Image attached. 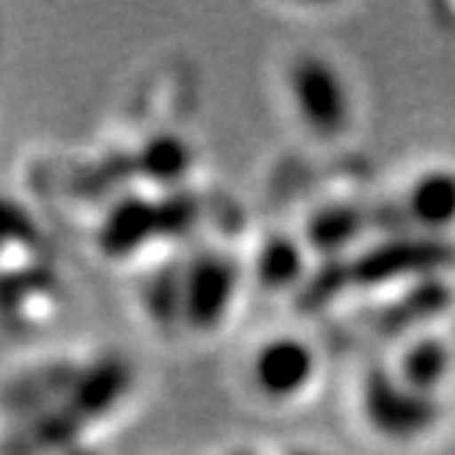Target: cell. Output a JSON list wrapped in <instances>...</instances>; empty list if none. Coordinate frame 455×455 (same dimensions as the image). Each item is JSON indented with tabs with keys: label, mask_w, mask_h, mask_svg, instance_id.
Instances as JSON below:
<instances>
[{
	"label": "cell",
	"mask_w": 455,
	"mask_h": 455,
	"mask_svg": "<svg viewBox=\"0 0 455 455\" xmlns=\"http://www.w3.org/2000/svg\"><path fill=\"white\" fill-rule=\"evenodd\" d=\"M455 264V247L442 236L403 234L384 236L379 244L351 258V280L360 288H376L395 280H428Z\"/></svg>",
	"instance_id": "6da1fadb"
},
{
	"label": "cell",
	"mask_w": 455,
	"mask_h": 455,
	"mask_svg": "<svg viewBox=\"0 0 455 455\" xmlns=\"http://www.w3.org/2000/svg\"><path fill=\"white\" fill-rule=\"evenodd\" d=\"M363 411L371 428L393 442H411L426 436L442 419L436 395L417 393L406 387L398 373L373 368L363 381Z\"/></svg>",
	"instance_id": "7a4b0ae2"
},
{
	"label": "cell",
	"mask_w": 455,
	"mask_h": 455,
	"mask_svg": "<svg viewBox=\"0 0 455 455\" xmlns=\"http://www.w3.org/2000/svg\"><path fill=\"white\" fill-rule=\"evenodd\" d=\"M288 85L305 126L318 138H338L348 126L351 102L340 72L321 55H299L291 63Z\"/></svg>",
	"instance_id": "3957f363"
},
{
	"label": "cell",
	"mask_w": 455,
	"mask_h": 455,
	"mask_svg": "<svg viewBox=\"0 0 455 455\" xmlns=\"http://www.w3.org/2000/svg\"><path fill=\"white\" fill-rule=\"evenodd\" d=\"M239 291V267L231 255L201 252L184 267V323L212 332L231 313Z\"/></svg>",
	"instance_id": "277c9868"
},
{
	"label": "cell",
	"mask_w": 455,
	"mask_h": 455,
	"mask_svg": "<svg viewBox=\"0 0 455 455\" xmlns=\"http://www.w3.org/2000/svg\"><path fill=\"white\" fill-rule=\"evenodd\" d=\"M258 389L272 401H291L315 376V351L294 335H280L258 348L252 360Z\"/></svg>",
	"instance_id": "5b68a950"
},
{
	"label": "cell",
	"mask_w": 455,
	"mask_h": 455,
	"mask_svg": "<svg viewBox=\"0 0 455 455\" xmlns=\"http://www.w3.org/2000/svg\"><path fill=\"white\" fill-rule=\"evenodd\" d=\"M80 368L83 365L69 360H47L12 376L0 387V411L12 414L14 419H25L63 403L72 393Z\"/></svg>",
	"instance_id": "8992f818"
},
{
	"label": "cell",
	"mask_w": 455,
	"mask_h": 455,
	"mask_svg": "<svg viewBox=\"0 0 455 455\" xmlns=\"http://www.w3.org/2000/svg\"><path fill=\"white\" fill-rule=\"evenodd\" d=\"M132 365L124 354H102L93 363L80 368V376L72 387V393L67 395V403L85 426L93 419L105 417L110 409L121 403V398L132 387Z\"/></svg>",
	"instance_id": "52a82bcc"
},
{
	"label": "cell",
	"mask_w": 455,
	"mask_h": 455,
	"mask_svg": "<svg viewBox=\"0 0 455 455\" xmlns=\"http://www.w3.org/2000/svg\"><path fill=\"white\" fill-rule=\"evenodd\" d=\"M85 422L67 406L58 403L34 417L17 419L14 428L0 439V455H50L77 447Z\"/></svg>",
	"instance_id": "ba28073f"
},
{
	"label": "cell",
	"mask_w": 455,
	"mask_h": 455,
	"mask_svg": "<svg viewBox=\"0 0 455 455\" xmlns=\"http://www.w3.org/2000/svg\"><path fill=\"white\" fill-rule=\"evenodd\" d=\"M154 236H159L156 204L143 195H124L108 209L96 242L108 258H126L146 247Z\"/></svg>",
	"instance_id": "9c48e42d"
},
{
	"label": "cell",
	"mask_w": 455,
	"mask_h": 455,
	"mask_svg": "<svg viewBox=\"0 0 455 455\" xmlns=\"http://www.w3.org/2000/svg\"><path fill=\"white\" fill-rule=\"evenodd\" d=\"M371 228V212L356 204H327L310 214L305 225V247L318 252L321 261L340 258Z\"/></svg>",
	"instance_id": "30bf717a"
},
{
	"label": "cell",
	"mask_w": 455,
	"mask_h": 455,
	"mask_svg": "<svg viewBox=\"0 0 455 455\" xmlns=\"http://www.w3.org/2000/svg\"><path fill=\"white\" fill-rule=\"evenodd\" d=\"M403 209L411 228L428 236H442L455 225V173L428 171L422 173L406 192Z\"/></svg>",
	"instance_id": "8fae6325"
},
{
	"label": "cell",
	"mask_w": 455,
	"mask_h": 455,
	"mask_svg": "<svg viewBox=\"0 0 455 455\" xmlns=\"http://www.w3.org/2000/svg\"><path fill=\"white\" fill-rule=\"evenodd\" d=\"M450 305H452V291L444 280L439 277L419 280L379 315V330L384 335H401L409 327H417V323H426L447 313Z\"/></svg>",
	"instance_id": "7c38bea8"
},
{
	"label": "cell",
	"mask_w": 455,
	"mask_h": 455,
	"mask_svg": "<svg viewBox=\"0 0 455 455\" xmlns=\"http://www.w3.org/2000/svg\"><path fill=\"white\" fill-rule=\"evenodd\" d=\"M452 371V348L436 335L414 338L398 360V379L417 393L436 395Z\"/></svg>",
	"instance_id": "4fadbf2b"
},
{
	"label": "cell",
	"mask_w": 455,
	"mask_h": 455,
	"mask_svg": "<svg viewBox=\"0 0 455 455\" xmlns=\"http://www.w3.org/2000/svg\"><path fill=\"white\" fill-rule=\"evenodd\" d=\"M255 277L267 291H294L307 277L305 244L294 236H269L255 258Z\"/></svg>",
	"instance_id": "5bb4252c"
},
{
	"label": "cell",
	"mask_w": 455,
	"mask_h": 455,
	"mask_svg": "<svg viewBox=\"0 0 455 455\" xmlns=\"http://www.w3.org/2000/svg\"><path fill=\"white\" fill-rule=\"evenodd\" d=\"M138 173L159 187H176L192 168V148L184 138L173 132L151 135L135 154Z\"/></svg>",
	"instance_id": "9a60e30c"
},
{
	"label": "cell",
	"mask_w": 455,
	"mask_h": 455,
	"mask_svg": "<svg viewBox=\"0 0 455 455\" xmlns=\"http://www.w3.org/2000/svg\"><path fill=\"white\" fill-rule=\"evenodd\" d=\"M146 305L159 327H176L184 321V267L168 261L146 283Z\"/></svg>",
	"instance_id": "2e32d148"
},
{
	"label": "cell",
	"mask_w": 455,
	"mask_h": 455,
	"mask_svg": "<svg viewBox=\"0 0 455 455\" xmlns=\"http://www.w3.org/2000/svg\"><path fill=\"white\" fill-rule=\"evenodd\" d=\"M348 285H354L351 261L327 258V261H321L297 288V305L302 313H318L327 305H332Z\"/></svg>",
	"instance_id": "e0dca14e"
},
{
	"label": "cell",
	"mask_w": 455,
	"mask_h": 455,
	"mask_svg": "<svg viewBox=\"0 0 455 455\" xmlns=\"http://www.w3.org/2000/svg\"><path fill=\"white\" fill-rule=\"evenodd\" d=\"M201 217V204L187 189H171L165 198L156 201L159 236H184Z\"/></svg>",
	"instance_id": "ac0fdd59"
},
{
	"label": "cell",
	"mask_w": 455,
	"mask_h": 455,
	"mask_svg": "<svg viewBox=\"0 0 455 455\" xmlns=\"http://www.w3.org/2000/svg\"><path fill=\"white\" fill-rule=\"evenodd\" d=\"M129 173H138L135 156L129 159L124 154H116V156H108L105 162H100V165L83 171L75 181V189L80 195H100V192L110 189L113 184L118 187L121 181H126Z\"/></svg>",
	"instance_id": "d6986e66"
},
{
	"label": "cell",
	"mask_w": 455,
	"mask_h": 455,
	"mask_svg": "<svg viewBox=\"0 0 455 455\" xmlns=\"http://www.w3.org/2000/svg\"><path fill=\"white\" fill-rule=\"evenodd\" d=\"M39 242V228L14 198L0 195V250L9 244L34 247Z\"/></svg>",
	"instance_id": "ffe728a7"
},
{
	"label": "cell",
	"mask_w": 455,
	"mask_h": 455,
	"mask_svg": "<svg viewBox=\"0 0 455 455\" xmlns=\"http://www.w3.org/2000/svg\"><path fill=\"white\" fill-rule=\"evenodd\" d=\"M60 455H100L93 447H85V444H77V447H72V450H67V452H60Z\"/></svg>",
	"instance_id": "44dd1931"
},
{
	"label": "cell",
	"mask_w": 455,
	"mask_h": 455,
	"mask_svg": "<svg viewBox=\"0 0 455 455\" xmlns=\"http://www.w3.org/2000/svg\"><path fill=\"white\" fill-rule=\"evenodd\" d=\"M288 455H318V452H310V450H297V452H288Z\"/></svg>",
	"instance_id": "7402d4cb"
},
{
	"label": "cell",
	"mask_w": 455,
	"mask_h": 455,
	"mask_svg": "<svg viewBox=\"0 0 455 455\" xmlns=\"http://www.w3.org/2000/svg\"><path fill=\"white\" fill-rule=\"evenodd\" d=\"M231 455H255V452H247V450H239V452H231Z\"/></svg>",
	"instance_id": "603a6c76"
}]
</instances>
